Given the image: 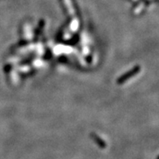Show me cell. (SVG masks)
Returning <instances> with one entry per match:
<instances>
[{"label": "cell", "instance_id": "1", "mask_svg": "<svg viewBox=\"0 0 159 159\" xmlns=\"http://www.w3.org/2000/svg\"><path fill=\"white\" fill-rule=\"evenodd\" d=\"M140 71V65H136V66H134L132 69L128 70V72H126L125 73L122 74V75L120 76L117 80H116V83L119 84V85H121V84L124 83L126 81H128V79L132 78L133 76L137 74Z\"/></svg>", "mask_w": 159, "mask_h": 159}, {"label": "cell", "instance_id": "3", "mask_svg": "<svg viewBox=\"0 0 159 159\" xmlns=\"http://www.w3.org/2000/svg\"><path fill=\"white\" fill-rule=\"evenodd\" d=\"M158 159H159V157H158Z\"/></svg>", "mask_w": 159, "mask_h": 159}, {"label": "cell", "instance_id": "2", "mask_svg": "<svg viewBox=\"0 0 159 159\" xmlns=\"http://www.w3.org/2000/svg\"><path fill=\"white\" fill-rule=\"evenodd\" d=\"M90 137L93 139V140L94 141L95 144H97L98 146L100 147L101 149H105L106 146H107V144L105 142L104 140H103L102 138H100L98 135L94 133V132H92V133H90Z\"/></svg>", "mask_w": 159, "mask_h": 159}]
</instances>
